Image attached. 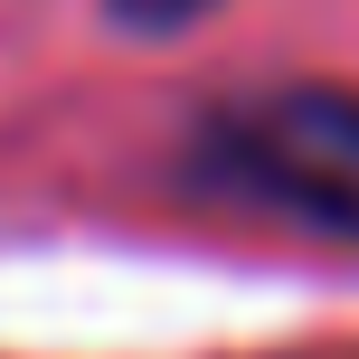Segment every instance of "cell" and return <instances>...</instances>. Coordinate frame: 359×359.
Instances as JSON below:
<instances>
[{
	"label": "cell",
	"instance_id": "cell-1",
	"mask_svg": "<svg viewBox=\"0 0 359 359\" xmlns=\"http://www.w3.org/2000/svg\"><path fill=\"white\" fill-rule=\"evenodd\" d=\"M189 180L246 208L359 236V95L350 86H274L208 114L189 133Z\"/></svg>",
	"mask_w": 359,
	"mask_h": 359
},
{
	"label": "cell",
	"instance_id": "cell-2",
	"mask_svg": "<svg viewBox=\"0 0 359 359\" xmlns=\"http://www.w3.org/2000/svg\"><path fill=\"white\" fill-rule=\"evenodd\" d=\"M198 10H208V0H114V19H123V29H189Z\"/></svg>",
	"mask_w": 359,
	"mask_h": 359
},
{
	"label": "cell",
	"instance_id": "cell-3",
	"mask_svg": "<svg viewBox=\"0 0 359 359\" xmlns=\"http://www.w3.org/2000/svg\"><path fill=\"white\" fill-rule=\"evenodd\" d=\"M331 359H359V350H331Z\"/></svg>",
	"mask_w": 359,
	"mask_h": 359
}]
</instances>
